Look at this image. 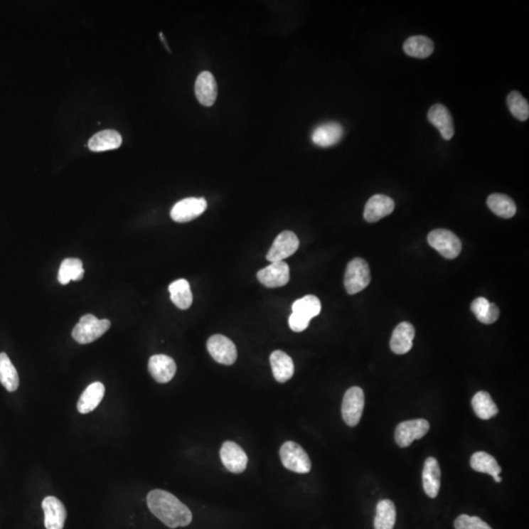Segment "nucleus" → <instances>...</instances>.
I'll return each mask as SVG.
<instances>
[{"label": "nucleus", "mask_w": 529, "mask_h": 529, "mask_svg": "<svg viewBox=\"0 0 529 529\" xmlns=\"http://www.w3.org/2000/svg\"><path fill=\"white\" fill-rule=\"evenodd\" d=\"M150 512L170 528L191 525L193 513L172 493L164 490H152L146 498Z\"/></svg>", "instance_id": "f257e3e1"}, {"label": "nucleus", "mask_w": 529, "mask_h": 529, "mask_svg": "<svg viewBox=\"0 0 529 529\" xmlns=\"http://www.w3.org/2000/svg\"><path fill=\"white\" fill-rule=\"evenodd\" d=\"M108 320H98L92 314L82 316L72 331L73 338L80 344H88L97 341L110 328Z\"/></svg>", "instance_id": "f03ea898"}, {"label": "nucleus", "mask_w": 529, "mask_h": 529, "mask_svg": "<svg viewBox=\"0 0 529 529\" xmlns=\"http://www.w3.org/2000/svg\"><path fill=\"white\" fill-rule=\"evenodd\" d=\"M370 282L369 264L361 258L353 259L347 264L344 285L348 294L354 295L364 290Z\"/></svg>", "instance_id": "7ed1b4c3"}, {"label": "nucleus", "mask_w": 529, "mask_h": 529, "mask_svg": "<svg viewBox=\"0 0 529 529\" xmlns=\"http://www.w3.org/2000/svg\"><path fill=\"white\" fill-rule=\"evenodd\" d=\"M279 456L285 469L297 474L310 473L312 468L308 454L297 443L287 441L282 446Z\"/></svg>", "instance_id": "20e7f679"}, {"label": "nucleus", "mask_w": 529, "mask_h": 529, "mask_svg": "<svg viewBox=\"0 0 529 529\" xmlns=\"http://www.w3.org/2000/svg\"><path fill=\"white\" fill-rule=\"evenodd\" d=\"M365 407V394L362 388H349L342 401L341 413L345 424L349 427H356L361 420Z\"/></svg>", "instance_id": "39448f33"}, {"label": "nucleus", "mask_w": 529, "mask_h": 529, "mask_svg": "<svg viewBox=\"0 0 529 529\" xmlns=\"http://www.w3.org/2000/svg\"><path fill=\"white\" fill-rule=\"evenodd\" d=\"M429 245L447 259H455L460 255L461 243L455 233L447 230H435L427 237Z\"/></svg>", "instance_id": "423d86ee"}, {"label": "nucleus", "mask_w": 529, "mask_h": 529, "mask_svg": "<svg viewBox=\"0 0 529 529\" xmlns=\"http://www.w3.org/2000/svg\"><path fill=\"white\" fill-rule=\"evenodd\" d=\"M207 349L215 361L220 364H235L237 358V350L235 343L227 336L215 334L207 341Z\"/></svg>", "instance_id": "0eeeda50"}, {"label": "nucleus", "mask_w": 529, "mask_h": 529, "mask_svg": "<svg viewBox=\"0 0 529 529\" xmlns=\"http://www.w3.org/2000/svg\"><path fill=\"white\" fill-rule=\"evenodd\" d=\"M430 429L427 420L417 419L401 422L396 427L395 441L402 448L409 447L415 440L421 439Z\"/></svg>", "instance_id": "6e6552de"}, {"label": "nucleus", "mask_w": 529, "mask_h": 529, "mask_svg": "<svg viewBox=\"0 0 529 529\" xmlns=\"http://www.w3.org/2000/svg\"><path fill=\"white\" fill-rule=\"evenodd\" d=\"M299 247V240L294 233L284 230L277 235L273 245L267 254V260L274 262L284 261L296 252Z\"/></svg>", "instance_id": "1a4fd4ad"}, {"label": "nucleus", "mask_w": 529, "mask_h": 529, "mask_svg": "<svg viewBox=\"0 0 529 529\" xmlns=\"http://www.w3.org/2000/svg\"><path fill=\"white\" fill-rule=\"evenodd\" d=\"M223 465L230 473L241 474L245 471L248 464L247 455L245 450L233 441H225L220 451Z\"/></svg>", "instance_id": "9d476101"}, {"label": "nucleus", "mask_w": 529, "mask_h": 529, "mask_svg": "<svg viewBox=\"0 0 529 529\" xmlns=\"http://www.w3.org/2000/svg\"><path fill=\"white\" fill-rule=\"evenodd\" d=\"M207 208V201L204 198L189 197L175 204L171 210V218L176 223L191 222L203 214Z\"/></svg>", "instance_id": "9b49d317"}, {"label": "nucleus", "mask_w": 529, "mask_h": 529, "mask_svg": "<svg viewBox=\"0 0 529 529\" xmlns=\"http://www.w3.org/2000/svg\"><path fill=\"white\" fill-rule=\"evenodd\" d=\"M257 279L269 289L284 287L289 284L290 274L289 264L284 261L274 262L257 273Z\"/></svg>", "instance_id": "f8f14e48"}, {"label": "nucleus", "mask_w": 529, "mask_h": 529, "mask_svg": "<svg viewBox=\"0 0 529 529\" xmlns=\"http://www.w3.org/2000/svg\"><path fill=\"white\" fill-rule=\"evenodd\" d=\"M44 525L46 529H63L67 518L66 508L56 497L48 496L43 501Z\"/></svg>", "instance_id": "ddd939ff"}, {"label": "nucleus", "mask_w": 529, "mask_h": 529, "mask_svg": "<svg viewBox=\"0 0 529 529\" xmlns=\"http://www.w3.org/2000/svg\"><path fill=\"white\" fill-rule=\"evenodd\" d=\"M394 201L383 194H375L370 197L365 206L364 218L368 223H375L394 211Z\"/></svg>", "instance_id": "4468645a"}, {"label": "nucleus", "mask_w": 529, "mask_h": 529, "mask_svg": "<svg viewBox=\"0 0 529 529\" xmlns=\"http://www.w3.org/2000/svg\"><path fill=\"white\" fill-rule=\"evenodd\" d=\"M149 370L157 383H167L175 377L176 365L173 358L167 355H154L149 359Z\"/></svg>", "instance_id": "2eb2a0df"}, {"label": "nucleus", "mask_w": 529, "mask_h": 529, "mask_svg": "<svg viewBox=\"0 0 529 529\" xmlns=\"http://www.w3.org/2000/svg\"><path fill=\"white\" fill-rule=\"evenodd\" d=\"M427 118L440 132L441 136L445 141H450L455 134L452 115L450 111L442 105H434L430 107Z\"/></svg>", "instance_id": "dca6fc26"}, {"label": "nucleus", "mask_w": 529, "mask_h": 529, "mask_svg": "<svg viewBox=\"0 0 529 529\" xmlns=\"http://www.w3.org/2000/svg\"><path fill=\"white\" fill-rule=\"evenodd\" d=\"M343 128L336 122H328L320 124L315 129L312 134V141L317 146L331 147L341 141L343 137Z\"/></svg>", "instance_id": "f3484780"}, {"label": "nucleus", "mask_w": 529, "mask_h": 529, "mask_svg": "<svg viewBox=\"0 0 529 529\" xmlns=\"http://www.w3.org/2000/svg\"><path fill=\"white\" fill-rule=\"evenodd\" d=\"M196 95L199 103L206 107L214 105L217 100L218 87L214 76L210 72H202L197 77Z\"/></svg>", "instance_id": "a211bd4d"}, {"label": "nucleus", "mask_w": 529, "mask_h": 529, "mask_svg": "<svg viewBox=\"0 0 529 529\" xmlns=\"http://www.w3.org/2000/svg\"><path fill=\"white\" fill-rule=\"evenodd\" d=\"M415 328L407 321L399 324L391 336L390 348L395 354L403 355L413 347Z\"/></svg>", "instance_id": "6ab92c4d"}, {"label": "nucleus", "mask_w": 529, "mask_h": 529, "mask_svg": "<svg viewBox=\"0 0 529 529\" xmlns=\"http://www.w3.org/2000/svg\"><path fill=\"white\" fill-rule=\"evenodd\" d=\"M440 466L437 459L429 457L424 461L422 469V484L427 496L437 498L440 489Z\"/></svg>", "instance_id": "aec40b11"}, {"label": "nucleus", "mask_w": 529, "mask_h": 529, "mask_svg": "<svg viewBox=\"0 0 529 529\" xmlns=\"http://www.w3.org/2000/svg\"><path fill=\"white\" fill-rule=\"evenodd\" d=\"M269 362H271L272 370L277 383H284L292 378L294 373V364L287 353L281 350L274 351L269 357Z\"/></svg>", "instance_id": "412c9836"}, {"label": "nucleus", "mask_w": 529, "mask_h": 529, "mask_svg": "<svg viewBox=\"0 0 529 529\" xmlns=\"http://www.w3.org/2000/svg\"><path fill=\"white\" fill-rule=\"evenodd\" d=\"M105 394V386L103 383L97 381L88 385L78 402V411L82 415L90 413L100 405Z\"/></svg>", "instance_id": "4be33fe9"}, {"label": "nucleus", "mask_w": 529, "mask_h": 529, "mask_svg": "<svg viewBox=\"0 0 529 529\" xmlns=\"http://www.w3.org/2000/svg\"><path fill=\"white\" fill-rule=\"evenodd\" d=\"M123 139L118 132L114 129H106L97 132L88 141V149L95 152L107 151L119 149L121 146Z\"/></svg>", "instance_id": "5701e85b"}, {"label": "nucleus", "mask_w": 529, "mask_h": 529, "mask_svg": "<svg viewBox=\"0 0 529 529\" xmlns=\"http://www.w3.org/2000/svg\"><path fill=\"white\" fill-rule=\"evenodd\" d=\"M403 49L407 55L424 59L433 53L434 43L427 36H414L404 43Z\"/></svg>", "instance_id": "b1692460"}, {"label": "nucleus", "mask_w": 529, "mask_h": 529, "mask_svg": "<svg viewBox=\"0 0 529 529\" xmlns=\"http://www.w3.org/2000/svg\"><path fill=\"white\" fill-rule=\"evenodd\" d=\"M171 300L181 310H186L193 304V296L191 285L186 279H176L169 287Z\"/></svg>", "instance_id": "393cba45"}, {"label": "nucleus", "mask_w": 529, "mask_h": 529, "mask_svg": "<svg viewBox=\"0 0 529 529\" xmlns=\"http://www.w3.org/2000/svg\"><path fill=\"white\" fill-rule=\"evenodd\" d=\"M0 383L9 392H14L19 388V375L6 353H0Z\"/></svg>", "instance_id": "a878e982"}, {"label": "nucleus", "mask_w": 529, "mask_h": 529, "mask_svg": "<svg viewBox=\"0 0 529 529\" xmlns=\"http://www.w3.org/2000/svg\"><path fill=\"white\" fill-rule=\"evenodd\" d=\"M471 309L477 320L485 325H491L495 323L500 316L499 308L493 303H490L484 297L476 298L471 303Z\"/></svg>", "instance_id": "bb28decb"}, {"label": "nucleus", "mask_w": 529, "mask_h": 529, "mask_svg": "<svg viewBox=\"0 0 529 529\" xmlns=\"http://www.w3.org/2000/svg\"><path fill=\"white\" fill-rule=\"evenodd\" d=\"M489 209L498 217L511 219L517 213V206L511 197L501 193L491 194L487 198Z\"/></svg>", "instance_id": "cd10ccee"}, {"label": "nucleus", "mask_w": 529, "mask_h": 529, "mask_svg": "<svg viewBox=\"0 0 529 529\" xmlns=\"http://www.w3.org/2000/svg\"><path fill=\"white\" fill-rule=\"evenodd\" d=\"M473 408L477 417L481 420H490L496 417L499 413V410L496 404L494 403L493 399L491 398L489 393L486 391H479L474 396Z\"/></svg>", "instance_id": "c85d7f7f"}, {"label": "nucleus", "mask_w": 529, "mask_h": 529, "mask_svg": "<svg viewBox=\"0 0 529 529\" xmlns=\"http://www.w3.org/2000/svg\"><path fill=\"white\" fill-rule=\"evenodd\" d=\"M82 262L78 258H67L62 262L58 272V281L61 284H68L71 281H80L84 277Z\"/></svg>", "instance_id": "c756f323"}, {"label": "nucleus", "mask_w": 529, "mask_h": 529, "mask_svg": "<svg viewBox=\"0 0 529 529\" xmlns=\"http://www.w3.org/2000/svg\"><path fill=\"white\" fill-rule=\"evenodd\" d=\"M471 468L479 473L490 474L492 477L500 476L501 466L497 463L493 456L486 452L474 453L471 458Z\"/></svg>", "instance_id": "7c9ffc66"}, {"label": "nucleus", "mask_w": 529, "mask_h": 529, "mask_svg": "<svg viewBox=\"0 0 529 529\" xmlns=\"http://www.w3.org/2000/svg\"><path fill=\"white\" fill-rule=\"evenodd\" d=\"M395 521V505L390 500H381L377 506L375 529H393Z\"/></svg>", "instance_id": "2f4dec72"}, {"label": "nucleus", "mask_w": 529, "mask_h": 529, "mask_svg": "<svg viewBox=\"0 0 529 529\" xmlns=\"http://www.w3.org/2000/svg\"><path fill=\"white\" fill-rule=\"evenodd\" d=\"M321 301L315 295H307V296L300 298V299L295 301L292 305L293 313L300 314L309 320L317 317L319 314L321 313Z\"/></svg>", "instance_id": "473e14b6"}, {"label": "nucleus", "mask_w": 529, "mask_h": 529, "mask_svg": "<svg viewBox=\"0 0 529 529\" xmlns=\"http://www.w3.org/2000/svg\"><path fill=\"white\" fill-rule=\"evenodd\" d=\"M508 107L512 115L521 122L529 118L528 101L518 92H512L508 95Z\"/></svg>", "instance_id": "72a5a7b5"}, {"label": "nucleus", "mask_w": 529, "mask_h": 529, "mask_svg": "<svg viewBox=\"0 0 529 529\" xmlns=\"http://www.w3.org/2000/svg\"><path fill=\"white\" fill-rule=\"evenodd\" d=\"M456 529H492L489 525L479 517L461 515L454 523Z\"/></svg>", "instance_id": "f704fd0d"}, {"label": "nucleus", "mask_w": 529, "mask_h": 529, "mask_svg": "<svg viewBox=\"0 0 529 529\" xmlns=\"http://www.w3.org/2000/svg\"><path fill=\"white\" fill-rule=\"evenodd\" d=\"M310 321L311 320H309V319L304 317V316L293 312L289 319L290 328H292L293 331H295V333L304 331L305 329L308 328Z\"/></svg>", "instance_id": "c9c22d12"}, {"label": "nucleus", "mask_w": 529, "mask_h": 529, "mask_svg": "<svg viewBox=\"0 0 529 529\" xmlns=\"http://www.w3.org/2000/svg\"><path fill=\"white\" fill-rule=\"evenodd\" d=\"M494 481L498 482V483H500V482H502V477H500V476H496L493 477Z\"/></svg>", "instance_id": "e433bc0d"}]
</instances>
